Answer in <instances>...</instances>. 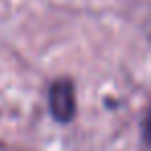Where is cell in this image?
Listing matches in <instances>:
<instances>
[{
  "mask_svg": "<svg viewBox=\"0 0 151 151\" xmlns=\"http://www.w3.org/2000/svg\"><path fill=\"white\" fill-rule=\"evenodd\" d=\"M141 137H143V143L151 149V106H149V110L141 122Z\"/></svg>",
  "mask_w": 151,
  "mask_h": 151,
  "instance_id": "cell-2",
  "label": "cell"
},
{
  "mask_svg": "<svg viewBox=\"0 0 151 151\" xmlns=\"http://www.w3.org/2000/svg\"><path fill=\"white\" fill-rule=\"evenodd\" d=\"M48 104H50L52 118L56 122H60V124H68L77 116V93H75L73 81L66 79V77L56 79L50 85Z\"/></svg>",
  "mask_w": 151,
  "mask_h": 151,
  "instance_id": "cell-1",
  "label": "cell"
}]
</instances>
